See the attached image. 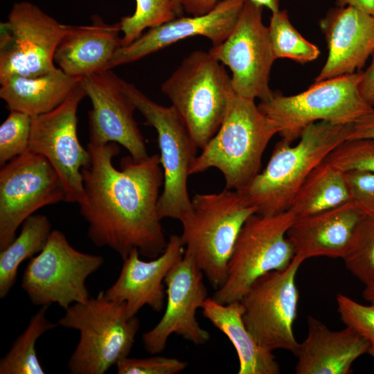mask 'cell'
I'll return each instance as SVG.
<instances>
[{
	"instance_id": "obj_1",
	"label": "cell",
	"mask_w": 374,
	"mask_h": 374,
	"mask_svg": "<svg viewBox=\"0 0 374 374\" xmlns=\"http://www.w3.org/2000/svg\"><path fill=\"white\" fill-rule=\"evenodd\" d=\"M89 164L82 170L84 196L80 212L87 236L98 247H108L125 259L134 249L148 258L165 250L168 241L158 211L163 172L155 154L141 161L130 155L113 164L116 143L89 142Z\"/></svg>"
},
{
	"instance_id": "obj_2",
	"label": "cell",
	"mask_w": 374,
	"mask_h": 374,
	"mask_svg": "<svg viewBox=\"0 0 374 374\" xmlns=\"http://www.w3.org/2000/svg\"><path fill=\"white\" fill-rule=\"evenodd\" d=\"M350 125L319 121L305 127L294 145L282 139L265 169L238 191L258 214L271 216L289 210L312 170L348 139Z\"/></svg>"
},
{
	"instance_id": "obj_3",
	"label": "cell",
	"mask_w": 374,
	"mask_h": 374,
	"mask_svg": "<svg viewBox=\"0 0 374 374\" xmlns=\"http://www.w3.org/2000/svg\"><path fill=\"white\" fill-rule=\"evenodd\" d=\"M276 134L278 125L255 100L233 91L220 128L197 154L190 175L215 168L225 188L240 190L260 172L263 153Z\"/></svg>"
},
{
	"instance_id": "obj_4",
	"label": "cell",
	"mask_w": 374,
	"mask_h": 374,
	"mask_svg": "<svg viewBox=\"0 0 374 374\" xmlns=\"http://www.w3.org/2000/svg\"><path fill=\"white\" fill-rule=\"evenodd\" d=\"M191 202L192 211L181 222L184 254L193 259L216 290L225 280L240 230L256 208L240 191L226 188L195 193Z\"/></svg>"
},
{
	"instance_id": "obj_5",
	"label": "cell",
	"mask_w": 374,
	"mask_h": 374,
	"mask_svg": "<svg viewBox=\"0 0 374 374\" xmlns=\"http://www.w3.org/2000/svg\"><path fill=\"white\" fill-rule=\"evenodd\" d=\"M64 310L57 325L80 334L67 364L71 373L103 374L128 357L140 322L136 316L127 317L124 303L107 299L101 291Z\"/></svg>"
},
{
	"instance_id": "obj_6",
	"label": "cell",
	"mask_w": 374,
	"mask_h": 374,
	"mask_svg": "<svg viewBox=\"0 0 374 374\" xmlns=\"http://www.w3.org/2000/svg\"><path fill=\"white\" fill-rule=\"evenodd\" d=\"M161 89L202 150L220 128L233 91L224 65L208 51H193Z\"/></svg>"
},
{
	"instance_id": "obj_7",
	"label": "cell",
	"mask_w": 374,
	"mask_h": 374,
	"mask_svg": "<svg viewBox=\"0 0 374 374\" xmlns=\"http://www.w3.org/2000/svg\"><path fill=\"white\" fill-rule=\"evenodd\" d=\"M123 87L145 124L157 133L160 161L163 172V190L158 202L161 219L181 222L192 211L188 179L197 154V147L183 119L172 106L157 103L134 84L123 80Z\"/></svg>"
},
{
	"instance_id": "obj_8",
	"label": "cell",
	"mask_w": 374,
	"mask_h": 374,
	"mask_svg": "<svg viewBox=\"0 0 374 374\" xmlns=\"http://www.w3.org/2000/svg\"><path fill=\"white\" fill-rule=\"evenodd\" d=\"M362 74L359 71L314 82L292 96L274 93L258 107L276 123L282 139L292 143L310 124L326 121L349 125L372 110L359 91Z\"/></svg>"
},
{
	"instance_id": "obj_9",
	"label": "cell",
	"mask_w": 374,
	"mask_h": 374,
	"mask_svg": "<svg viewBox=\"0 0 374 374\" xmlns=\"http://www.w3.org/2000/svg\"><path fill=\"white\" fill-rule=\"evenodd\" d=\"M295 219L290 210L271 216L251 215L238 235L225 280L212 298L222 304L240 301L259 277L286 269L295 256L287 236Z\"/></svg>"
},
{
	"instance_id": "obj_10",
	"label": "cell",
	"mask_w": 374,
	"mask_h": 374,
	"mask_svg": "<svg viewBox=\"0 0 374 374\" xmlns=\"http://www.w3.org/2000/svg\"><path fill=\"white\" fill-rule=\"evenodd\" d=\"M103 262V256L77 250L62 231L53 230L44 249L28 262L21 285L33 305L56 303L66 310L88 301L87 279Z\"/></svg>"
},
{
	"instance_id": "obj_11",
	"label": "cell",
	"mask_w": 374,
	"mask_h": 374,
	"mask_svg": "<svg viewBox=\"0 0 374 374\" xmlns=\"http://www.w3.org/2000/svg\"><path fill=\"white\" fill-rule=\"evenodd\" d=\"M303 262L294 256L286 269L261 276L240 301L247 328L268 350L283 349L294 355L298 350L293 330L299 301L296 275Z\"/></svg>"
},
{
	"instance_id": "obj_12",
	"label": "cell",
	"mask_w": 374,
	"mask_h": 374,
	"mask_svg": "<svg viewBox=\"0 0 374 374\" xmlns=\"http://www.w3.org/2000/svg\"><path fill=\"white\" fill-rule=\"evenodd\" d=\"M65 28L37 6L15 3L0 24V84L14 75L35 77L56 69L54 55Z\"/></svg>"
},
{
	"instance_id": "obj_13",
	"label": "cell",
	"mask_w": 374,
	"mask_h": 374,
	"mask_svg": "<svg viewBox=\"0 0 374 374\" xmlns=\"http://www.w3.org/2000/svg\"><path fill=\"white\" fill-rule=\"evenodd\" d=\"M263 7L245 1L229 36L208 52L231 71L233 92L260 102L270 100L269 75L276 60L268 27L262 22Z\"/></svg>"
},
{
	"instance_id": "obj_14",
	"label": "cell",
	"mask_w": 374,
	"mask_h": 374,
	"mask_svg": "<svg viewBox=\"0 0 374 374\" xmlns=\"http://www.w3.org/2000/svg\"><path fill=\"white\" fill-rule=\"evenodd\" d=\"M66 202L62 181L48 161L27 150L0 170V251L16 238L24 222L39 208Z\"/></svg>"
},
{
	"instance_id": "obj_15",
	"label": "cell",
	"mask_w": 374,
	"mask_h": 374,
	"mask_svg": "<svg viewBox=\"0 0 374 374\" xmlns=\"http://www.w3.org/2000/svg\"><path fill=\"white\" fill-rule=\"evenodd\" d=\"M84 96L81 80L58 107L32 117L28 145V150L44 157L58 175L66 202L78 204L84 196L82 170L91 159L87 148L81 145L77 134L78 107Z\"/></svg>"
},
{
	"instance_id": "obj_16",
	"label": "cell",
	"mask_w": 374,
	"mask_h": 374,
	"mask_svg": "<svg viewBox=\"0 0 374 374\" xmlns=\"http://www.w3.org/2000/svg\"><path fill=\"white\" fill-rule=\"evenodd\" d=\"M204 276L193 259L186 254L171 268L165 278V312L157 324L142 335L148 353L154 355L163 351L172 334L195 345L205 344L210 339L209 332L196 319L197 309H201L208 298Z\"/></svg>"
},
{
	"instance_id": "obj_17",
	"label": "cell",
	"mask_w": 374,
	"mask_h": 374,
	"mask_svg": "<svg viewBox=\"0 0 374 374\" xmlns=\"http://www.w3.org/2000/svg\"><path fill=\"white\" fill-rule=\"evenodd\" d=\"M82 85L91 103L89 113V142L116 143L136 161L148 157L145 139L134 118L136 107L111 69L87 75Z\"/></svg>"
},
{
	"instance_id": "obj_18",
	"label": "cell",
	"mask_w": 374,
	"mask_h": 374,
	"mask_svg": "<svg viewBox=\"0 0 374 374\" xmlns=\"http://www.w3.org/2000/svg\"><path fill=\"white\" fill-rule=\"evenodd\" d=\"M245 0H221L206 14L176 17L148 31L114 55L108 69L133 62L184 39L204 36L212 46L223 42L232 31Z\"/></svg>"
},
{
	"instance_id": "obj_19",
	"label": "cell",
	"mask_w": 374,
	"mask_h": 374,
	"mask_svg": "<svg viewBox=\"0 0 374 374\" xmlns=\"http://www.w3.org/2000/svg\"><path fill=\"white\" fill-rule=\"evenodd\" d=\"M181 237L172 235L163 252L150 260H143L137 249L123 259L115 283L104 292L112 301L124 303L128 317L136 316L144 306L160 312L166 300L165 278L184 255Z\"/></svg>"
},
{
	"instance_id": "obj_20",
	"label": "cell",
	"mask_w": 374,
	"mask_h": 374,
	"mask_svg": "<svg viewBox=\"0 0 374 374\" xmlns=\"http://www.w3.org/2000/svg\"><path fill=\"white\" fill-rule=\"evenodd\" d=\"M328 49L314 82L360 71L374 53V16L350 6L332 8L319 21Z\"/></svg>"
},
{
	"instance_id": "obj_21",
	"label": "cell",
	"mask_w": 374,
	"mask_h": 374,
	"mask_svg": "<svg viewBox=\"0 0 374 374\" xmlns=\"http://www.w3.org/2000/svg\"><path fill=\"white\" fill-rule=\"evenodd\" d=\"M364 215L349 202L315 214L296 217L287 233L295 256L303 262L319 256L343 258Z\"/></svg>"
},
{
	"instance_id": "obj_22",
	"label": "cell",
	"mask_w": 374,
	"mask_h": 374,
	"mask_svg": "<svg viewBox=\"0 0 374 374\" xmlns=\"http://www.w3.org/2000/svg\"><path fill=\"white\" fill-rule=\"evenodd\" d=\"M121 32L119 22L107 24L96 15L90 24L66 25L54 62L66 74L76 78L108 70L114 55L121 46Z\"/></svg>"
},
{
	"instance_id": "obj_23",
	"label": "cell",
	"mask_w": 374,
	"mask_h": 374,
	"mask_svg": "<svg viewBox=\"0 0 374 374\" xmlns=\"http://www.w3.org/2000/svg\"><path fill=\"white\" fill-rule=\"evenodd\" d=\"M307 321V337L295 355L296 374H349L353 363L368 353V341L355 329L331 330L312 316Z\"/></svg>"
},
{
	"instance_id": "obj_24",
	"label": "cell",
	"mask_w": 374,
	"mask_h": 374,
	"mask_svg": "<svg viewBox=\"0 0 374 374\" xmlns=\"http://www.w3.org/2000/svg\"><path fill=\"white\" fill-rule=\"evenodd\" d=\"M201 310L203 316L233 345L239 359L238 374L280 373L278 362L272 351L260 346L247 328L240 301L222 304L210 297Z\"/></svg>"
},
{
	"instance_id": "obj_25",
	"label": "cell",
	"mask_w": 374,
	"mask_h": 374,
	"mask_svg": "<svg viewBox=\"0 0 374 374\" xmlns=\"http://www.w3.org/2000/svg\"><path fill=\"white\" fill-rule=\"evenodd\" d=\"M60 68L35 77L14 75L1 84L0 98L10 111L36 116L62 104L82 80Z\"/></svg>"
},
{
	"instance_id": "obj_26",
	"label": "cell",
	"mask_w": 374,
	"mask_h": 374,
	"mask_svg": "<svg viewBox=\"0 0 374 374\" xmlns=\"http://www.w3.org/2000/svg\"><path fill=\"white\" fill-rule=\"evenodd\" d=\"M351 202L345 172L325 160L305 179L289 208L301 217Z\"/></svg>"
},
{
	"instance_id": "obj_27",
	"label": "cell",
	"mask_w": 374,
	"mask_h": 374,
	"mask_svg": "<svg viewBox=\"0 0 374 374\" xmlns=\"http://www.w3.org/2000/svg\"><path fill=\"white\" fill-rule=\"evenodd\" d=\"M52 231L47 216L33 214L24 222L18 237L0 251L1 299H4L15 285L21 262L44 249Z\"/></svg>"
},
{
	"instance_id": "obj_28",
	"label": "cell",
	"mask_w": 374,
	"mask_h": 374,
	"mask_svg": "<svg viewBox=\"0 0 374 374\" xmlns=\"http://www.w3.org/2000/svg\"><path fill=\"white\" fill-rule=\"evenodd\" d=\"M48 306H41L31 317L25 330L13 342L9 351L0 359V374H44L36 352L37 339L57 323L46 317Z\"/></svg>"
},
{
	"instance_id": "obj_29",
	"label": "cell",
	"mask_w": 374,
	"mask_h": 374,
	"mask_svg": "<svg viewBox=\"0 0 374 374\" xmlns=\"http://www.w3.org/2000/svg\"><path fill=\"white\" fill-rule=\"evenodd\" d=\"M274 57L287 58L301 64L315 60L320 54L318 47L307 40L290 21L287 10L271 13L268 26Z\"/></svg>"
},
{
	"instance_id": "obj_30",
	"label": "cell",
	"mask_w": 374,
	"mask_h": 374,
	"mask_svg": "<svg viewBox=\"0 0 374 374\" xmlns=\"http://www.w3.org/2000/svg\"><path fill=\"white\" fill-rule=\"evenodd\" d=\"M342 259L347 269L365 286L374 284L373 217L364 215Z\"/></svg>"
},
{
	"instance_id": "obj_31",
	"label": "cell",
	"mask_w": 374,
	"mask_h": 374,
	"mask_svg": "<svg viewBox=\"0 0 374 374\" xmlns=\"http://www.w3.org/2000/svg\"><path fill=\"white\" fill-rule=\"evenodd\" d=\"M176 17L172 0H136L134 12L122 17L119 22L123 34L121 46L134 42L147 28L158 26Z\"/></svg>"
},
{
	"instance_id": "obj_32",
	"label": "cell",
	"mask_w": 374,
	"mask_h": 374,
	"mask_svg": "<svg viewBox=\"0 0 374 374\" xmlns=\"http://www.w3.org/2000/svg\"><path fill=\"white\" fill-rule=\"evenodd\" d=\"M32 116L18 112L10 114L0 126V165L3 166L28 149Z\"/></svg>"
},
{
	"instance_id": "obj_33",
	"label": "cell",
	"mask_w": 374,
	"mask_h": 374,
	"mask_svg": "<svg viewBox=\"0 0 374 374\" xmlns=\"http://www.w3.org/2000/svg\"><path fill=\"white\" fill-rule=\"evenodd\" d=\"M325 161L343 172L374 173V139H347L336 147Z\"/></svg>"
},
{
	"instance_id": "obj_34",
	"label": "cell",
	"mask_w": 374,
	"mask_h": 374,
	"mask_svg": "<svg viewBox=\"0 0 374 374\" xmlns=\"http://www.w3.org/2000/svg\"><path fill=\"white\" fill-rule=\"evenodd\" d=\"M336 299L341 321L368 341V353L374 359V304L364 305L341 294Z\"/></svg>"
},
{
	"instance_id": "obj_35",
	"label": "cell",
	"mask_w": 374,
	"mask_h": 374,
	"mask_svg": "<svg viewBox=\"0 0 374 374\" xmlns=\"http://www.w3.org/2000/svg\"><path fill=\"white\" fill-rule=\"evenodd\" d=\"M186 366L187 363L184 361L162 356L147 358L127 357L116 364L118 374H176Z\"/></svg>"
},
{
	"instance_id": "obj_36",
	"label": "cell",
	"mask_w": 374,
	"mask_h": 374,
	"mask_svg": "<svg viewBox=\"0 0 374 374\" xmlns=\"http://www.w3.org/2000/svg\"><path fill=\"white\" fill-rule=\"evenodd\" d=\"M344 172L351 202L363 214L374 218V173L359 170Z\"/></svg>"
},
{
	"instance_id": "obj_37",
	"label": "cell",
	"mask_w": 374,
	"mask_h": 374,
	"mask_svg": "<svg viewBox=\"0 0 374 374\" xmlns=\"http://www.w3.org/2000/svg\"><path fill=\"white\" fill-rule=\"evenodd\" d=\"M374 139V108L350 124L348 139Z\"/></svg>"
},
{
	"instance_id": "obj_38",
	"label": "cell",
	"mask_w": 374,
	"mask_h": 374,
	"mask_svg": "<svg viewBox=\"0 0 374 374\" xmlns=\"http://www.w3.org/2000/svg\"><path fill=\"white\" fill-rule=\"evenodd\" d=\"M368 68L362 71L359 83V91L363 99L374 108V53Z\"/></svg>"
},
{
	"instance_id": "obj_39",
	"label": "cell",
	"mask_w": 374,
	"mask_h": 374,
	"mask_svg": "<svg viewBox=\"0 0 374 374\" xmlns=\"http://www.w3.org/2000/svg\"><path fill=\"white\" fill-rule=\"evenodd\" d=\"M221 0H181L184 10L192 16L208 13L213 10Z\"/></svg>"
},
{
	"instance_id": "obj_40",
	"label": "cell",
	"mask_w": 374,
	"mask_h": 374,
	"mask_svg": "<svg viewBox=\"0 0 374 374\" xmlns=\"http://www.w3.org/2000/svg\"><path fill=\"white\" fill-rule=\"evenodd\" d=\"M337 6H350L374 16V0H335Z\"/></svg>"
},
{
	"instance_id": "obj_41",
	"label": "cell",
	"mask_w": 374,
	"mask_h": 374,
	"mask_svg": "<svg viewBox=\"0 0 374 374\" xmlns=\"http://www.w3.org/2000/svg\"><path fill=\"white\" fill-rule=\"evenodd\" d=\"M258 6L265 7L271 10V13L280 10L279 0H245Z\"/></svg>"
},
{
	"instance_id": "obj_42",
	"label": "cell",
	"mask_w": 374,
	"mask_h": 374,
	"mask_svg": "<svg viewBox=\"0 0 374 374\" xmlns=\"http://www.w3.org/2000/svg\"><path fill=\"white\" fill-rule=\"evenodd\" d=\"M362 296L369 303L374 304V284L365 286Z\"/></svg>"
},
{
	"instance_id": "obj_43",
	"label": "cell",
	"mask_w": 374,
	"mask_h": 374,
	"mask_svg": "<svg viewBox=\"0 0 374 374\" xmlns=\"http://www.w3.org/2000/svg\"><path fill=\"white\" fill-rule=\"evenodd\" d=\"M175 7V15L177 17H183L184 8L181 3V0H172Z\"/></svg>"
}]
</instances>
